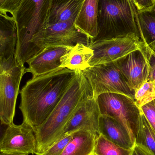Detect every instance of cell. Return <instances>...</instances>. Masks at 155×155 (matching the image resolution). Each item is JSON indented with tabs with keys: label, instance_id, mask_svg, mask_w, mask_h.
<instances>
[{
	"label": "cell",
	"instance_id": "1",
	"mask_svg": "<svg viewBox=\"0 0 155 155\" xmlns=\"http://www.w3.org/2000/svg\"><path fill=\"white\" fill-rule=\"evenodd\" d=\"M77 71L61 67L28 80L20 91L23 122L35 132L61 99Z\"/></svg>",
	"mask_w": 155,
	"mask_h": 155
},
{
	"label": "cell",
	"instance_id": "2",
	"mask_svg": "<svg viewBox=\"0 0 155 155\" xmlns=\"http://www.w3.org/2000/svg\"><path fill=\"white\" fill-rule=\"evenodd\" d=\"M91 87L82 71L75 78L50 115L34 133L36 154L42 153L63 135L64 129L83 100L92 94Z\"/></svg>",
	"mask_w": 155,
	"mask_h": 155
},
{
	"label": "cell",
	"instance_id": "3",
	"mask_svg": "<svg viewBox=\"0 0 155 155\" xmlns=\"http://www.w3.org/2000/svg\"><path fill=\"white\" fill-rule=\"evenodd\" d=\"M51 0H22L12 17L16 25L17 41L14 56L25 65L35 56L31 42L48 25Z\"/></svg>",
	"mask_w": 155,
	"mask_h": 155
},
{
	"label": "cell",
	"instance_id": "4",
	"mask_svg": "<svg viewBox=\"0 0 155 155\" xmlns=\"http://www.w3.org/2000/svg\"><path fill=\"white\" fill-rule=\"evenodd\" d=\"M97 22L98 34L91 42L128 35L140 38L137 10L132 0H100Z\"/></svg>",
	"mask_w": 155,
	"mask_h": 155
},
{
	"label": "cell",
	"instance_id": "5",
	"mask_svg": "<svg viewBox=\"0 0 155 155\" xmlns=\"http://www.w3.org/2000/svg\"><path fill=\"white\" fill-rule=\"evenodd\" d=\"M26 69L14 56L0 58V120L7 125L14 124L20 84Z\"/></svg>",
	"mask_w": 155,
	"mask_h": 155
},
{
	"label": "cell",
	"instance_id": "6",
	"mask_svg": "<svg viewBox=\"0 0 155 155\" xmlns=\"http://www.w3.org/2000/svg\"><path fill=\"white\" fill-rule=\"evenodd\" d=\"M97 99L101 114L112 117L119 122L127 131L134 144L141 111L134 99L124 95L114 93L102 94Z\"/></svg>",
	"mask_w": 155,
	"mask_h": 155
},
{
	"label": "cell",
	"instance_id": "7",
	"mask_svg": "<svg viewBox=\"0 0 155 155\" xmlns=\"http://www.w3.org/2000/svg\"><path fill=\"white\" fill-rule=\"evenodd\" d=\"M82 72L94 97L97 98L105 93H114L134 98L135 92L129 87L115 62L90 66Z\"/></svg>",
	"mask_w": 155,
	"mask_h": 155
},
{
	"label": "cell",
	"instance_id": "8",
	"mask_svg": "<svg viewBox=\"0 0 155 155\" xmlns=\"http://www.w3.org/2000/svg\"><path fill=\"white\" fill-rule=\"evenodd\" d=\"M90 43V38L71 22L48 25L36 35L31 42L35 56L47 47H73L78 43L88 46Z\"/></svg>",
	"mask_w": 155,
	"mask_h": 155
},
{
	"label": "cell",
	"instance_id": "9",
	"mask_svg": "<svg viewBox=\"0 0 155 155\" xmlns=\"http://www.w3.org/2000/svg\"><path fill=\"white\" fill-rule=\"evenodd\" d=\"M142 46L140 38L132 35L94 41L88 45L94 53L88 64L93 66L116 61Z\"/></svg>",
	"mask_w": 155,
	"mask_h": 155
},
{
	"label": "cell",
	"instance_id": "10",
	"mask_svg": "<svg viewBox=\"0 0 155 155\" xmlns=\"http://www.w3.org/2000/svg\"><path fill=\"white\" fill-rule=\"evenodd\" d=\"M115 62L129 87L134 92L148 78L149 61L143 43L140 49Z\"/></svg>",
	"mask_w": 155,
	"mask_h": 155
},
{
	"label": "cell",
	"instance_id": "11",
	"mask_svg": "<svg viewBox=\"0 0 155 155\" xmlns=\"http://www.w3.org/2000/svg\"><path fill=\"white\" fill-rule=\"evenodd\" d=\"M36 137L33 128L25 122L8 126L1 144V152L36 154Z\"/></svg>",
	"mask_w": 155,
	"mask_h": 155
},
{
	"label": "cell",
	"instance_id": "12",
	"mask_svg": "<svg viewBox=\"0 0 155 155\" xmlns=\"http://www.w3.org/2000/svg\"><path fill=\"white\" fill-rule=\"evenodd\" d=\"M97 99L90 94L81 102L64 129V134L85 130L98 136L101 115ZM63 134V135H64Z\"/></svg>",
	"mask_w": 155,
	"mask_h": 155
},
{
	"label": "cell",
	"instance_id": "13",
	"mask_svg": "<svg viewBox=\"0 0 155 155\" xmlns=\"http://www.w3.org/2000/svg\"><path fill=\"white\" fill-rule=\"evenodd\" d=\"M72 47L51 46L42 50L29 60L26 73H31L32 77L52 71L61 67V58Z\"/></svg>",
	"mask_w": 155,
	"mask_h": 155
},
{
	"label": "cell",
	"instance_id": "14",
	"mask_svg": "<svg viewBox=\"0 0 155 155\" xmlns=\"http://www.w3.org/2000/svg\"><path fill=\"white\" fill-rule=\"evenodd\" d=\"M100 0H84L74 25L93 41L98 34V3Z\"/></svg>",
	"mask_w": 155,
	"mask_h": 155
},
{
	"label": "cell",
	"instance_id": "15",
	"mask_svg": "<svg viewBox=\"0 0 155 155\" xmlns=\"http://www.w3.org/2000/svg\"><path fill=\"white\" fill-rule=\"evenodd\" d=\"M99 133L107 140L124 148L132 149L134 144L124 127L114 117L101 114Z\"/></svg>",
	"mask_w": 155,
	"mask_h": 155
},
{
	"label": "cell",
	"instance_id": "16",
	"mask_svg": "<svg viewBox=\"0 0 155 155\" xmlns=\"http://www.w3.org/2000/svg\"><path fill=\"white\" fill-rule=\"evenodd\" d=\"M84 0H51L48 25L75 22Z\"/></svg>",
	"mask_w": 155,
	"mask_h": 155
},
{
	"label": "cell",
	"instance_id": "17",
	"mask_svg": "<svg viewBox=\"0 0 155 155\" xmlns=\"http://www.w3.org/2000/svg\"><path fill=\"white\" fill-rule=\"evenodd\" d=\"M16 41L14 19L0 13V58L7 59L14 56Z\"/></svg>",
	"mask_w": 155,
	"mask_h": 155
},
{
	"label": "cell",
	"instance_id": "18",
	"mask_svg": "<svg viewBox=\"0 0 155 155\" xmlns=\"http://www.w3.org/2000/svg\"><path fill=\"white\" fill-rule=\"evenodd\" d=\"M97 136L85 130L74 132L71 138L61 155H94L95 145Z\"/></svg>",
	"mask_w": 155,
	"mask_h": 155
},
{
	"label": "cell",
	"instance_id": "19",
	"mask_svg": "<svg viewBox=\"0 0 155 155\" xmlns=\"http://www.w3.org/2000/svg\"><path fill=\"white\" fill-rule=\"evenodd\" d=\"M140 40L147 51L155 52V3L149 9L137 11Z\"/></svg>",
	"mask_w": 155,
	"mask_h": 155
},
{
	"label": "cell",
	"instance_id": "20",
	"mask_svg": "<svg viewBox=\"0 0 155 155\" xmlns=\"http://www.w3.org/2000/svg\"><path fill=\"white\" fill-rule=\"evenodd\" d=\"M93 51L88 46L77 44L61 58V67L73 71H83L89 66Z\"/></svg>",
	"mask_w": 155,
	"mask_h": 155
},
{
	"label": "cell",
	"instance_id": "21",
	"mask_svg": "<svg viewBox=\"0 0 155 155\" xmlns=\"http://www.w3.org/2000/svg\"><path fill=\"white\" fill-rule=\"evenodd\" d=\"M134 144L148 155H155V134L142 112Z\"/></svg>",
	"mask_w": 155,
	"mask_h": 155
},
{
	"label": "cell",
	"instance_id": "22",
	"mask_svg": "<svg viewBox=\"0 0 155 155\" xmlns=\"http://www.w3.org/2000/svg\"><path fill=\"white\" fill-rule=\"evenodd\" d=\"M132 149L124 148L99 134L96 141L94 153V155H131Z\"/></svg>",
	"mask_w": 155,
	"mask_h": 155
},
{
	"label": "cell",
	"instance_id": "23",
	"mask_svg": "<svg viewBox=\"0 0 155 155\" xmlns=\"http://www.w3.org/2000/svg\"><path fill=\"white\" fill-rule=\"evenodd\" d=\"M155 99V79H147L135 92V103L140 109Z\"/></svg>",
	"mask_w": 155,
	"mask_h": 155
},
{
	"label": "cell",
	"instance_id": "24",
	"mask_svg": "<svg viewBox=\"0 0 155 155\" xmlns=\"http://www.w3.org/2000/svg\"><path fill=\"white\" fill-rule=\"evenodd\" d=\"M73 133L64 134L58 141L50 146L44 152L35 155H61L72 136Z\"/></svg>",
	"mask_w": 155,
	"mask_h": 155
},
{
	"label": "cell",
	"instance_id": "25",
	"mask_svg": "<svg viewBox=\"0 0 155 155\" xmlns=\"http://www.w3.org/2000/svg\"><path fill=\"white\" fill-rule=\"evenodd\" d=\"M140 109L155 134V99Z\"/></svg>",
	"mask_w": 155,
	"mask_h": 155
},
{
	"label": "cell",
	"instance_id": "26",
	"mask_svg": "<svg viewBox=\"0 0 155 155\" xmlns=\"http://www.w3.org/2000/svg\"><path fill=\"white\" fill-rule=\"evenodd\" d=\"M22 0H0V13L13 15Z\"/></svg>",
	"mask_w": 155,
	"mask_h": 155
},
{
	"label": "cell",
	"instance_id": "27",
	"mask_svg": "<svg viewBox=\"0 0 155 155\" xmlns=\"http://www.w3.org/2000/svg\"><path fill=\"white\" fill-rule=\"evenodd\" d=\"M149 61V71L147 79H155V52L149 51L145 48Z\"/></svg>",
	"mask_w": 155,
	"mask_h": 155
},
{
	"label": "cell",
	"instance_id": "28",
	"mask_svg": "<svg viewBox=\"0 0 155 155\" xmlns=\"http://www.w3.org/2000/svg\"><path fill=\"white\" fill-rule=\"evenodd\" d=\"M155 3V0H134V4L138 11L149 9Z\"/></svg>",
	"mask_w": 155,
	"mask_h": 155
},
{
	"label": "cell",
	"instance_id": "29",
	"mask_svg": "<svg viewBox=\"0 0 155 155\" xmlns=\"http://www.w3.org/2000/svg\"><path fill=\"white\" fill-rule=\"evenodd\" d=\"M131 155H148V154L140 147L134 144L132 149Z\"/></svg>",
	"mask_w": 155,
	"mask_h": 155
},
{
	"label": "cell",
	"instance_id": "30",
	"mask_svg": "<svg viewBox=\"0 0 155 155\" xmlns=\"http://www.w3.org/2000/svg\"><path fill=\"white\" fill-rule=\"evenodd\" d=\"M8 127V125L2 123V121L0 120V153L1 152V144Z\"/></svg>",
	"mask_w": 155,
	"mask_h": 155
},
{
	"label": "cell",
	"instance_id": "31",
	"mask_svg": "<svg viewBox=\"0 0 155 155\" xmlns=\"http://www.w3.org/2000/svg\"><path fill=\"white\" fill-rule=\"evenodd\" d=\"M0 155H30L21 154L14 153H5V152H1Z\"/></svg>",
	"mask_w": 155,
	"mask_h": 155
},
{
	"label": "cell",
	"instance_id": "32",
	"mask_svg": "<svg viewBox=\"0 0 155 155\" xmlns=\"http://www.w3.org/2000/svg\"><path fill=\"white\" fill-rule=\"evenodd\" d=\"M132 1H133V2H134V0H132Z\"/></svg>",
	"mask_w": 155,
	"mask_h": 155
}]
</instances>
